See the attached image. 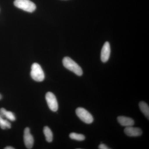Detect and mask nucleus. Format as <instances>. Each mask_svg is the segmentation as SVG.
<instances>
[{"label": "nucleus", "instance_id": "1", "mask_svg": "<svg viewBox=\"0 0 149 149\" xmlns=\"http://www.w3.org/2000/svg\"><path fill=\"white\" fill-rule=\"evenodd\" d=\"M63 64L65 68L78 76H81L83 74V71L81 68L70 58L64 57L63 60Z\"/></svg>", "mask_w": 149, "mask_h": 149}, {"label": "nucleus", "instance_id": "2", "mask_svg": "<svg viewBox=\"0 0 149 149\" xmlns=\"http://www.w3.org/2000/svg\"><path fill=\"white\" fill-rule=\"evenodd\" d=\"M14 4L17 8L29 13L33 12L36 8L35 4L29 0H15Z\"/></svg>", "mask_w": 149, "mask_h": 149}, {"label": "nucleus", "instance_id": "3", "mask_svg": "<svg viewBox=\"0 0 149 149\" xmlns=\"http://www.w3.org/2000/svg\"><path fill=\"white\" fill-rule=\"evenodd\" d=\"M30 74L32 79L37 82H42L45 79V73L38 63H34L32 65Z\"/></svg>", "mask_w": 149, "mask_h": 149}, {"label": "nucleus", "instance_id": "4", "mask_svg": "<svg viewBox=\"0 0 149 149\" xmlns=\"http://www.w3.org/2000/svg\"><path fill=\"white\" fill-rule=\"evenodd\" d=\"M76 113L79 118L87 124H91L93 122L94 118L93 116L87 110L82 107L77 108Z\"/></svg>", "mask_w": 149, "mask_h": 149}, {"label": "nucleus", "instance_id": "5", "mask_svg": "<svg viewBox=\"0 0 149 149\" xmlns=\"http://www.w3.org/2000/svg\"><path fill=\"white\" fill-rule=\"evenodd\" d=\"M46 100L48 107L53 111H56L58 109V103L56 96L53 93L48 92L46 95Z\"/></svg>", "mask_w": 149, "mask_h": 149}, {"label": "nucleus", "instance_id": "6", "mask_svg": "<svg viewBox=\"0 0 149 149\" xmlns=\"http://www.w3.org/2000/svg\"><path fill=\"white\" fill-rule=\"evenodd\" d=\"M24 145L27 149H32L34 145V140L33 136L30 133V129L27 127L24 130Z\"/></svg>", "mask_w": 149, "mask_h": 149}, {"label": "nucleus", "instance_id": "7", "mask_svg": "<svg viewBox=\"0 0 149 149\" xmlns=\"http://www.w3.org/2000/svg\"><path fill=\"white\" fill-rule=\"evenodd\" d=\"M111 53L110 46L109 42H106L102 48L101 53V59L103 63L107 62L109 59Z\"/></svg>", "mask_w": 149, "mask_h": 149}, {"label": "nucleus", "instance_id": "8", "mask_svg": "<svg viewBox=\"0 0 149 149\" xmlns=\"http://www.w3.org/2000/svg\"><path fill=\"white\" fill-rule=\"evenodd\" d=\"M124 131L125 134L130 137H137L141 136L142 134V131L141 129L133 127V126L126 127Z\"/></svg>", "mask_w": 149, "mask_h": 149}, {"label": "nucleus", "instance_id": "9", "mask_svg": "<svg viewBox=\"0 0 149 149\" xmlns=\"http://www.w3.org/2000/svg\"><path fill=\"white\" fill-rule=\"evenodd\" d=\"M117 120L120 125L125 127L133 126L135 123L134 120L132 118L124 116H118Z\"/></svg>", "mask_w": 149, "mask_h": 149}, {"label": "nucleus", "instance_id": "10", "mask_svg": "<svg viewBox=\"0 0 149 149\" xmlns=\"http://www.w3.org/2000/svg\"><path fill=\"white\" fill-rule=\"evenodd\" d=\"M0 115L4 118H6L11 121H15V117L13 113L10 111H7L3 108L0 109Z\"/></svg>", "mask_w": 149, "mask_h": 149}, {"label": "nucleus", "instance_id": "11", "mask_svg": "<svg viewBox=\"0 0 149 149\" xmlns=\"http://www.w3.org/2000/svg\"><path fill=\"white\" fill-rule=\"evenodd\" d=\"M139 105L141 111L149 120V107L148 104L145 102H141L139 103Z\"/></svg>", "mask_w": 149, "mask_h": 149}, {"label": "nucleus", "instance_id": "12", "mask_svg": "<svg viewBox=\"0 0 149 149\" xmlns=\"http://www.w3.org/2000/svg\"><path fill=\"white\" fill-rule=\"evenodd\" d=\"M43 132L45 136L46 141L49 143L52 142L53 139V135L51 129L48 126H45L44 127Z\"/></svg>", "mask_w": 149, "mask_h": 149}, {"label": "nucleus", "instance_id": "13", "mask_svg": "<svg viewBox=\"0 0 149 149\" xmlns=\"http://www.w3.org/2000/svg\"><path fill=\"white\" fill-rule=\"evenodd\" d=\"M0 127L3 130H5L7 128L9 129L11 127L10 122L6 119H5L4 118L2 117L1 115H0Z\"/></svg>", "mask_w": 149, "mask_h": 149}, {"label": "nucleus", "instance_id": "14", "mask_svg": "<svg viewBox=\"0 0 149 149\" xmlns=\"http://www.w3.org/2000/svg\"><path fill=\"white\" fill-rule=\"evenodd\" d=\"M69 137L70 139L77 141H83L85 139V136L83 134H78L75 133H70Z\"/></svg>", "mask_w": 149, "mask_h": 149}, {"label": "nucleus", "instance_id": "15", "mask_svg": "<svg viewBox=\"0 0 149 149\" xmlns=\"http://www.w3.org/2000/svg\"><path fill=\"white\" fill-rule=\"evenodd\" d=\"M99 148L100 149H109L107 146L104 144H101L99 146Z\"/></svg>", "mask_w": 149, "mask_h": 149}, {"label": "nucleus", "instance_id": "16", "mask_svg": "<svg viewBox=\"0 0 149 149\" xmlns=\"http://www.w3.org/2000/svg\"><path fill=\"white\" fill-rule=\"evenodd\" d=\"M5 149H14L15 148H13V147H11V146H8L6 147V148H5Z\"/></svg>", "mask_w": 149, "mask_h": 149}, {"label": "nucleus", "instance_id": "17", "mask_svg": "<svg viewBox=\"0 0 149 149\" xmlns=\"http://www.w3.org/2000/svg\"><path fill=\"white\" fill-rule=\"evenodd\" d=\"M2 98V96H1V94H0V100H1V99Z\"/></svg>", "mask_w": 149, "mask_h": 149}]
</instances>
